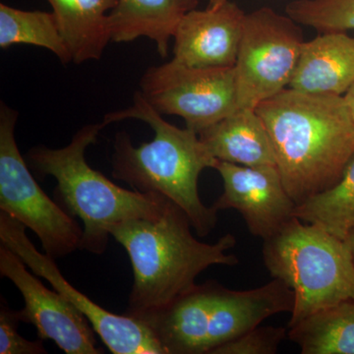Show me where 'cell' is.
Masks as SVG:
<instances>
[{
	"mask_svg": "<svg viewBox=\"0 0 354 354\" xmlns=\"http://www.w3.org/2000/svg\"><path fill=\"white\" fill-rule=\"evenodd\" d=\"M276 167L297 205L333 187L354 155V120L342 95L288 88L256 108Z\"/></svg>",
	"mask_w": 354,
	"mask_h": 354,
	"instance_id": "6da1fadb",
	"label": "cell"
},
{
	"mask_svg": "<svg viewBox=\"0 0 354 354\" xmlns=\"http://www.w3.org/2000/svg\"><path fill=\"white\" fill-rule=\"evenodd\" d=\"M191 228L185 212L169 199L157 216L109 228L111 236L127 251L134 274L124 315L135 317L171 304L212 266L239 264V258L228 253L236 245L234 234L205 243L195 239Z\"/></svg>",
	"mask_w": 354,
	"mask_h": 354,
	"instance_id": "7a4b0ae2",
	"label": "cell"
},
{
	"mask_svg": "<svg viewBox=\"0 0 354 354\" xmlns=\"http://www.w3.org/2000/svg\"><path fill=\"white\" fill-rule=\"evenodd\" d=\"M129 118L150 125L155 136L135 147L127 132L116 133L111 176L138 192L167 197L185 212L198 236L211 234L218 223V212L202 202L198 181L203 171L215 169L218 160L196 131L165 121L140 91L131 106L106 113L102 122L106 127Z\"/></svg>",
	"mask_w": 354,
	"mask_h": 354,
	"instance_id": "3957f363",
	"label": "cell"
},
{
	"mask_svg": "<svg viewBox=\"0 0 354 354\" xmlns=\"http://www.w3.org/2000/svg\"><path fill=\"white\" fill-rule=\"evenodd\" d=\"M104 127L102 122L86 125L64 148L36 146L25 157L37 176L57 179L55 201L72 218L82 221L81 250L99 255L108 247L109 228L131 218L157 216L167 199L120 187L88 165L86 150Z\"/></svg>",
	"mask_w": 354,
	"mask_h": 354,
	"instance_id": "277c9868",
	"label": "cell"
},
{
	"mask_svg": "<svg viewBox=\"0 0 354 354\" xmlns=\"http://www.w3.org/2000/svg\"><path fill=\"white\" fill-rule=\"evenodd\" d=\"M263 241L266 269L295 293L288 328L354 297V260L346 239L295 216Z\"/></svg>",
	"mask_w": 354,
	"mask_h": 354,
	"instance_id": "5b68a950",
	"label": "cell"
},
{
	"mask_svg": "<svg viewBox=\"0 0 354 354\" xmlns=\"http://www.w3.org/2000/svg\"><path fill=\"white\" fill-rule=\"evenodd\" d=\"M19 113L0 104V211L30 228L53 259L80 249L83 228L41 189L15 139Z\"/></svg>",
	"mask_w": 354,
	"mask_h": 354,
	"instance_id": "8992f818",
	"label": "cell"
},
{
	"mask_svg": "<svg viewBox=\"0 0 354 354\" xmlns=\"http://www.w3.org/2000/svg\"><path fill=\"white\" fill-rule=\"evenodd\" d=\"M300 26L271 7L246 14L234 67L239 109H255L290 87L305 41Z\"/></svg>",
	"mask_w": 354,
	"mask_h": 354,
	"instance_id": "52a82bcc",
	"label": "cell"
},
{
	"mask_svg": "<svg viewBox=\"0 0 354 354\" xmlns=\"http://www.w3.org/2000/svg\"><path fill=\"white\" fill-rule=\"evenodd\" d=\"M140 93L162 115H177L197 133L239 109L234 67L200 68L171 60L150 67Z\"/></svg>",
	"mask_w": 354,
	"mask_h": 354,
	"instance_id": "ba28073f",
	"label": "cell"
},
{
	"mask_svg": "<svg viewBox=\"0 0 354 354\" xmlns=\"http://www.w3.org/2000/svg\"><path fill=\"white\" fill-rule=\"evenodd\" d=\"M0 243L17 254L32 274L44 278L88 319L113 354H165L148 327L134 317L118 315L95 304L62 276L53 258L41 253L26 234V227L0 211Z\"/></svg>",
	"mask_w": 354,
	"mask_h": 354,
	"instance_id": "9c48e42d",
	"label": "cell"
},
{
	"mask_svg": "<svg viewBox=\"0 0 354 354\" xmlns=\"http://www.w3.org/2000/svg\"><path fill=\"white\" fill-rule=\"evenodd\" d=\"M27 268L17 254L0 245V274L24 298V308L18 310L21 322L31 324L39 339L53 341L66 354L104 353L82 312L57 290H48Z\"/></svg>",
	"mask_w": 354,
	"mask_h": 354,
	"instance_id": "30bf717a",
	"label": "cell"
},
{
	"mask_svg": "<svg viewBox=\"0 0 354 354\" xmlns=\"http://www.w3.org/2000/svg\"><path fill=\"white\" fill-rule=\"evenodd\" d=\"M214 169L223 179V191L212 207L239 212L254 236L266 241L295 218L297 203L274 165L246 167L218 160Z\"/></svg>",
	"mask_w": 354,
	"mask_h": 354,
	"instance_id": "8fae6325",
	"label": "cell"
},
{
	"mask_svg": "<svg viewBox=\"0 0 354 354\" xmlns=\"http://www.w3.org/2000/svg\"><path fill=\"white\" fill-rule=\"evenodd\" d=\"M245 16L230 0L190 11L174 32L172 59L200 68L234 67Z\"/></svg>",
	"mask_w": 354,
	"mask_h": 354,
	"instance_id": "7c38bea8",
	"label": "cell"
},
{
	"mask_svg": "<svg viewBox=\"0 0 354 354\" xmlns=\"http://www.w3.org/2000/svg\"><path fill=\"white\" fill-rule=\"evenodd\" d=\"M353 84V37L323 32L304 41L288 88L305 94L344 97Z\"/></svg>",
	"mask_w": 354,
	"mask_h": 354,
	"instance_id": "4fadbf2b",
	"label": "cell"
},
{
	"mask_svg": "<svg viewBox=\"0 0 354 354\" xmlns=\"http://www.w3.org/2000/svg\"><path fill=\"white\" fill-rule=\"evenodd\" d=\"M198 3V0H116L109 13L111 41L128 43L146 37L157 44L160 57H167L177 26Z\"/></svg>",
	"mask_w": 354,
	"mask_h": 354,
	"instance_id": "5bb4252c",
	"label": "cell"
},
{
	"mask_svg": "<svg viewBox=\"0 0 354 354\" xmlns=\"http://www.w3.org/2000/svg\"><path fill=\"white\" fill-rule=\"evenodd\" d=\"M198 135L218 160L246 167H276L269 133L256 109H236Z\"/></svg>",
	"mask_w": 354,
	"mask_h": 354,
	"instance_id": "9a60e30c",
	"label": "cell"
},
{
	"mask_svg": "<svg viewBox=\"0 0 354 354\" xmlns=\"http://www.w3.org/2000/svg\"><path fill=\"white\" fill-rule=\"evenodd\" d=\"M53 8L72 62L101 59L109 41V13L116 0H46Z\"/></svg>",
	"mask_w": 354,
	"mask_h": 354,
	"instance_id": "2e32d148",
	"label": "cell"
},
{
	"mask_svg": "<svg viewBox=\"0 0 354 354\" xmlns=\"http://www.w3.org/2000/svg\"><path fill=\"white\" fill-rule=\"evenodd\" d=\"M302 354H354V297L320 310L288 328Z\"/></svg>",
	"mask_w": 354,
	"mask_h": 354,
	"instance_id": "e0dca14e",
	"label": "cell"
},
{
	"mask_svg": "<svg viewBox=\"0 0 354 354\" xmlns=\"http://www.w3.org/2000/svg\"><path fill=\"white\" fill-rule=\"evenodd\" d=\"M14 44H32L57 55L62 64L72 62V57L60 34L53 12L26 11L0 4V48Z\"/></svg>",
	"mask_w": 354,
	"mask_h": 354,
	"instance_id": "ac0fdd59",
	"label": "cell"
},
{
	"mask_svg": "<svg viewBox=\"0 0 354 354\" xmlns=\"http://www.w3.org/2000/svg\"><path fill=\"white\" fill-rule=\"evenodd\" d=\"M295 218L346 239L354 230V155L333 187L297 205Z\"/></svg>",
	"mask_w": 354,
	"mask_h": 354,
	"instance_id": "d6986e66",
	"label": "cell"
},
{
	"mask_svg": "<svg viewBox=\"0 0 354 354\" xmlns=\"http://www.w3.org/2000/svg\"><path fill=\"white\" fill-rule=\"evenodd\" d=\"M286 14L319 34L354 30V0H293Z\"/></svg>",
	"mask_w": 354,
	"mask_h": 354,
	"instance_id": "ffe728a7",
	"label": "cell"
},
{
	"mask_svg": "<svg viewBox=\"0 0 354 354\" xmlns=\"http://www.w3.org/2000/svg\"><path fill=\"white\" fill-rule=\"evenodd\" d=\"M288 328L265 326L254 328L245 334L216 348L212 354H274L288 337Z\"/></svg>",
	"mask_w": 354,
	"mask_h": 354,
	"instance_id": "44dd1931",
	"label": "cell"
},
{
	"mask_svg": "<svg viewBox=\"0 0 354 354\" xmlns=\"http://www.w3.org/2000/svg\"><path fill=\"white\" fill-rule=\"evenodd\" d=\"M0 304V354L46 353L43 341L32 342L18 333L21 319L19 311L9 308L3 302Z\"/></svg>",
	"mask_w": 354,
	"mask_h": 354,
	"instance_id": "7402d4cb",
	"label": "cell"
},
{
	"mask_svg": "<svg viewBox=\"0 0 354 354\" xmlns=\"http://www.w3.org/2000/svg\"><path fill=\"white\" fill-rule=\"evenodd\" d=\"M344 99L346 102V106H348L349 113H351L354 120V84L351 86V88H349L348 93L344 95Z\"/></svg>",
	"mask_w": 354,
	"mask_h": 354,
	"instance_id": "603a6c76",
	"label": "cell"
},
{
	"mask_svg": "<svg viewBox=\"0 0 354 354\" xmlns=\"http://www.w3.org/2000/svg\"><path fill=\"white\" fill-rule=\"evenodd\" d=\"M346 242H348L349 248H351V253H353V260H354V230H351L349 232L348 236L346 239Z\"/></svg>",
	"mask_w": 354,
	"mask_h": 354,
	"instance_id": "cb8c5ba5",
	"label": "cell"
},
{
	"mask_svg": "<svg viewBox=\"0 0 354 354\" xmlns=\"http://www.w3.org/2000/svg\"><path fill=\"white\" fill-rule=\"evenodd\" d=\"M223 1H225V0H209V6H214V4L220 3Z\"/></svg>",
	"mask_w": 354,
	"mask_h": 354,
	"instance_id": "d4e9b609",
	"label": "cell"
}]
</instances>
